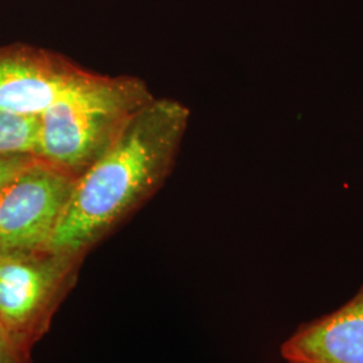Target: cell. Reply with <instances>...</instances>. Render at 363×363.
<instances>
[{
	"mask_svg": "<svg viewBox=\"0 0 363 363\" xmlns=\"http://www.w3.org/2000/svg\"><path fill=\"white\" fill-rule=\"evenodd\" d=\"M190 112L151 99L77 178L46 252L76 257L142 201L167 172Z\"/></svg>",
	"mask_w": 363,
	"mask_h": 363,
	"instance_id": "1",
	"label": "cell"
},
{
	"mask_svg": "<svg viewBox=\"0 0 363 363\" xmlns=\"http://www.w3.org/2000/svg\"><path fill=\"white\" fill-rule=\"evenodd\" d=\"M91 74L45 50L0 49V113L39 117Z\"/></svg>",
	"mask_w": 363,
	"mask_h": 363,
	"instance_id": "5",
	"label": "cell"
},
{
	"mask_svg": "<svg viewBox=\"0 0 363 363\" xmlns=\"http://www.w3.org/2000/svg\"><path fill=\"white\" fill-rule=\"evenodd\" d=\"M73 259L46 250L0 253V330L23 359Z\"/></svg>",
	"mask_w": 363,
	"mask_h": 363,
	"instance_id": "4",
	"label": "cell"
},
{
	"mask_svg": "<svg viewBox=\"0 0 363 363\" xmlns=\"http://www.w3.org/2000/svg\"><path fill=\"white\" fill-rule=\"evenodd\" d=\"M76 175L35 157L0 190V253L45 250Z\"/></svg>",
	"mask_w": 363,
	"mask_h": 363,
	"instance_id": "3",
	"label": "cell"
},
{
	"mask_svg": "<svg viewBox=\"0 0 363 363\" xmlns=\"http://www.w3.org/2000/svg\"><path fill=\"white\" fill-rule=\"evenodd\" d=\"M21 354L13 349L10 340L0 330V363H23Z\"/></svg>",
	"mask_w": 363,
	"mask_h": 363,
	"instance_id": "9",
	"label": "cell"
},
{
	"mask_svg": "<svg viewBox=\"0 0 363 363\" xmlns=\"http://www.w3.org/2000/svg\"><path fill=\"white\" fill-rule=\"evenodd\" d=\"M151 99L136 79L91 74L38 117L34 155L78 177Z\"/></svg>",
	"mask_w": 363,
	"mask_h": 363,
	"instance_id": "2",
	"label": "cell"
},
{
	"mask_svg": "<svg viewBox=\"0 0 363 363\" xmlns=\"http://www.w3.org/2000/svg\"><path fill=\"white\" fill-rule=\"evenodd\" d=\"M38 117L0 113V154H35Z\"/></svg>",
	"mask_w": 363,
	"mask_h": 363,
	"instance_id": "7",
	"label": "cell"
},
{
	"mask_svg": "<svg viewBox=\"0 0 363 363\" xmlns=\"http://www.w3.org/2000/svg\"><path fill=\"white\" fill-rule=\"evenodd\" d=\"M280 352L288 363H363V284L335 311L298 325Z\"/></svg>",
	"mask_w": 363,
	"mask_h": 363,
	"instance_id": "6",
	"label": "cell"
},
{
	"mask_svg": "<svg viewBox=\"0 0 363 363\" xmlns=\"http://www.w3.org/2000/svg\"><path fill=\"white\" fill-rule=\"evenodd\" d=\"M31 154H0V190L34 162Z\"/></svg>",
	"mask_w": 363,
	"mask_h": 363,
	"instance_id": "8",
	"label": "cell"
}]
</instances>
